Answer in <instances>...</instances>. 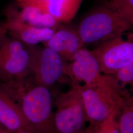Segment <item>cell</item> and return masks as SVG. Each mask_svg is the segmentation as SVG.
<instances>
[{
  "label": "cell",
  "instance_id": "6da1fadb",
  "mask_svg": "<svg viewBox=\"0 0 133 133\" xmlns=\"http://www.w3.org/2000/svg\"><path fill=\"white\" fill-rule=\"evenodd\" d=\"M28 77L3 84L19 105L25 118L36 133H55L51 93L49 88L33 83Z\"/></svg>",
  "mask_w": 133,
  "mask_h": 133
},
{
  "label": "cell",
  "instance_id": "7a4b0ae2",
  "mask_svg": "<svg viewBox=\"0 0 133 133\" xmlns=\"http://www.w3.org/2000/svg\"><path fill=\"white\" fill-rule=\"evenodd\" d=\"M87 121L103 122L112 114L118 115L131 95L112 75L102 74L94 82L80 85Z\"/></svg>",
  "mask_w": 133,
  "mask_h": 133
},
{
  "label": "cell",
  "instance_id": "3957f363",
  "mask_svg": "<svg viewBox=\"0 0 133 133\" xmlns=\"http://www.w3.org/2000/svg\"><path fill=\"white\" fill-rule=\"evenodd\" d=\"M133 25L104 4L90 11L81 20L77 31L83 44L100 43L123 36Z\"/></svg>",
  "mask_w": 133,
  "mask_h": 133
},
{
  "label": "cell",
  "instance_id": "277c9868",
  "mask_svg": "<svg viewBox=\"0 0 133 133\" xmlns=\"http://www.w3.org/2000/svg\"><path fill=\"white\" fill-rule=\"evenodd\" d=\"M55 133H81L87 121L80 85L72 82L70 89L59 95L54 102Z\"/></svg>",
  "mask_w": 133,
  "mask_h": 133
},
{
  "label": "cell",
  "instance_id": "5b68a950",
  "mask_svg": "<svg viewBox=\"0 0 133 133\" xmlns=\"http://www.w3.org/2000/svg\"><path fill=\"white\" fill-rule=\"evenodd\" d=\"M30 46L8 34L0 40V83L8 84L30 76Z\"/></svg>",
  "mask_w": 133,
  "mask_h": 133
},
{
  "label": "cell",
  "instance_id": "8992f818",
  "mask_svg": "<svg viewBox=\"0 0 133 133\" xmlns=\"http://www.w3.org/2000/svg\"><path fill=\"white\" fill-rule=\"evenodd\" d=\"M30 46V75L36 84L48 88L65 75L66 65L59 54L44 45Z\"/></svg>",
  "mask_w": 133,
  "mask_h": 133
},
{
  "label": "cell",
  "instance_id": "52a82bcc",
  "mask_svg": "<svg viewBox=\"0 0 133 133\" xmlns=\"http://www.w3.org/2000/svg\"><path fill=\"white\" fill-rule=\"evenodd\" d=\"M91 52L98 62L102 74L114 75L133 61V34L129 33L127 39L121 36L100 43Z\"/></svg>",
  "mask_w": 133,
  "mask_h": 133
},
{
  "label": "cell",
  "instance_id": "ba28073f",
  "mask_svg": "<svg viewBox=\"0 0 133 133\" xmlns=\"http://www.w3.org/2000/svg\"><path fill=\"white\" fill-rule=\"evenodd\" d=\"M102 74L94 56L91 51L82 48L76 53L71 63L66 66L65 70V75L69 76L72 82L81 81L84 84L94 82Z\"/></svg>",
  "mask_w": 133,
  "mask_h": 133
},
{
  "label": "cell",
  "instance_id": "9c48e42d",
  "mask_svg": "<svg viewBox=\"0 0 133 133\" xmlns=\"http://www.w3.org/2000/svg\"><path fill=\"white\" fill-rule=\"evenodd\" d=\"M0 124L10 133L33 129L25 118L19 105L0 83Z\"/></svg>",
  "mask_w": 133,
  "mask_h": 133
},
{
  "label": "cell",
  "instance_id": "30bf717a",
  "mask_svg": "<svg viewBox=\"0 0 133 133\" xmlns=\"http://www.w3.org/2000/svg\"><path fill=\"white\" fill-rule=\"evenodd\" d=\"M5 16L7 34L28 45H36L48 41L56 31L49 28L36 27L13 16Z\"/></svg>",
  "mask_w": 133,
  "mask_h": 133
},
{
  "label": "cell",
  "instance_id": "8fae6325",
  "mask_svg": "<svg viewBox=\"0 0 133 133\" xmlns=\"http://www.w3.org/2000/svg\"><path fill=\"white\" fill-rule=\"evenodd\" d=\"M42 44L57 52L63 59L71 62L84 45L77 29L68 26H60L51 38Z\"/></svg>",
  "mask_w": 133,
  "mask_h": 133
},
{
  "label": "cell",
  "instance_id": "7c38bea8",
  "mask_svg": "<svg viewBox=\"0 0 133 133\" xmlns=\"http://www.w3.org/2000/svg\"><path fill=\"white\" fill-rule=\"evenodd\" d=\"M9 5L5 9L4 14L10 15L26 24L38 28H49L56 30L61 25L50 14L42 10L28 5Z\"/></svg>",
  "mask_w": 133,
  "mask_h": 133
},
{
  "label": "cell",
  "instance_id": "4fadbf2b",
  "mask_svg": "<svg viewBox=\"0 0 133 133\" xmlns=\"http://www.w3.org/2000/svg\"><path fill=\"white\" fill-rule=\"evenodd\" d=\"M84 0H48L43 11L59 23H68L76 15Z\"/></svg>",
  "mask_w": 133,
  "mask_h": 133
},
{
  "label": "cell",
  "instance_id": "5bb4252c",
  "mask_svg": "<svg viewBox=\"0 0 133 133\" xmlns=\"http://www.w3.org/2000/svg\"><path fill=\"white\" fill-rule=\"evenodd\" d=\"M120 133H133V99L130 96L117 116Z\"/></svg>",
  "mask_w": 133,
  "mask_h": 133
},
{
  "label": "cell",
  "instance_id": "9a60e30c",
  "mask_svg": "<svg viewBox=\"0 0 133 133\" xmlns=\"http://www.w3.org/2000/svg\"><path fill=\"white\" fill-rule=\"evenodd\" d=\"M103 4L133 24V0H108Z\"/></svg>",
  "mask_w": 133,
  "mask_h": 133
},
{
  "label": "cell",
  "instance_id": "2e32d148",
  "mask_svg": "<svg viewBox=\"0 0 133 133\" xmlns=\"http://www.w3.org/2000/svg\"><path fill=\"white\" fill-rule=\"evenodd\" d=\"M117 116L112 114L100 123L91 124L92 133H120Z\"/></svg>",
  "mask_w": 133,
  "mask_h": 133
},
{
  "label": "cell",
  "instance_id": "e0dca14e",
  "mask_svg": "<svg viewBox=\"0 0 133 133\" xmlns=\"http://www.w3.org/2000/svg\"><path fill=\"white\" fill-rule=\"evenodd\" d=\"M112 76L122 87L128 84L133 85V61L121 67Z\"/></svg>",
  "mask_w": 133,
  "mask_h": 133
},
{
  "label": "cell",
  "instance_id": "ac0fdd59",
  "mask_svg": "<svg viewBox=\"0 0 133 133\" xmlns=\"http://www.w3.org/2000/svg\"><path fill=\"white\" fill-rule=\"evenodd\" d=\"M17 5H28L36 7L43 11V9L48 0H14Z\"/></svg>",
  "mask_w": 133,
  "mask_h": 133
},
{
  "label": "cell",
  "instance_id": "d6986e66",
  "mask_svg": "<svg viewBox=\"0 0 133 133\" xmlns=\"http://www.w3.org/2000/svg\"><path fill=\"white\" fill-rule=\"evenodd\" d=\"M7 35V30L4 22H0V40Z\"/></svg>",
  "mask_w": 133,
  "mask_h": 133
},
{
  "label": "cell",
  "instance_id": "ffe728a7",
  "mask_svg": "<svg viewBox=\"0 0 133 133\" xmlns=\"http://www.w3.org/2000/svg\"><path fill=\"white\" fill-rule=\"evenodd\" d=\"M0 133H10L8 131L0 124Z\"/></svg>",
  "mask_w": 133,
  "mask_h": 133
},
{
  "label": "cell",
  "instance_id": "44dd1931",
  "mask_svg": "<svg viewBox=\"0 0 133 133\" xmlns=\"http://www.w3.org/2000/svg\"><path fill=\"white\" fill-rule=\"evenodd\" d=\"M81 133H92V129L91 126L90 125V126L89 128L84 130Z\"/></svg>",
  "mask_w": 133,
  "mask_h": 133
},
{
  "label": "cell",
  "instance_id": "7402d4cb",
  "mask_svg": "<svg viewBox=\"0 0 133 133\" xmlns=\"http://www.w3.org/2000/svg\"><path fill=\"white\" fill-rule=\"evenodd\" d=\"M16 133H36L35 132H34L33 131H28V130H25V131H21L18 132H17Z\"/></svg>",
  "mask_w": 133,
  "mask_h": 133
}]
</instances>
